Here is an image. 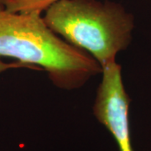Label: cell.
Instances as JSON below:
<instances>
[{"mask_svg":"<svg viewBox=\"0 0 151 151\" xmlns=\"http://www.w3.org/2000/svg\"><path fill=\"white\" fill-rule=\"evenodd\" d=\"M19 68H26V69H30V70H35V69L34 67H32V66L25 65V64H23V63H20V62H19V61H14V62H6V61H4L2 58H0V74L8 70H11V69H19Z\"/></svg>","mask_w":151,"mask_h":151,"instance_id":"5","label":"cell"},{"mask_svg":"<svg viewBox=\"0 0 151 151\" xmlns=\"http://www.w3.org/2000/svg\"><path fill=\"white\" fill-rule=\"evenodd\" d=\"M60 0H0L8 10L22 14H42Z\"/></svg>","mask_w":151,"mask_h":151,"instance_id":"4","label":"cell"},{"mask_svg":"<svg viewBox=\"0 0 151 151\" xmlns=\"http://www.w3.org/2000/svg\"><path fill=\"white\" fill-rule=\"evenodd\" d=\"M45 70L60 89H79L102 68L90 55L66 42L47 26L42 14L8 10L0 3V58Z\"/></svg>","mask_w":151,"mask_h":151,"instance_id":"1","label":"cell"},{"mask_svg":"<svg viewBox=\"0 0 151 151\" xmlns=\"http://www.w3.org/2000/svg\"><path fill=\"white\" fill-rule=\"evenodd\" d=\"M53 32L90 55L103 68L130 45L134 18L108 0H60L42 15Z\"/></svg>","mask_w":151,"mask_h":151,"instance_id":"2","label":"cell"},{"mask_svg":"<svg viewBox=\"0 0 151 151\" xmlns=\"http://www.w3.org/2000/svg\"><path fill=\"white\" fill-rule=\"evenodd\" d=\"M93 113L109 131L119 151H134L129 129L130 97L124 87L122 67L117 61L102 68Z\"/></svg>","mask_w":151,"mask_h":151,"instance_id":"3","label":"cell"}]
</instances>
